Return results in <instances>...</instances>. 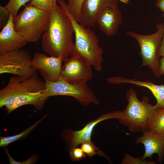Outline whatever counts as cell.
Masks as SVG:
<instances>
[{
    "mask_svg": "<svg viewBox=\"0 0 164 164\" xmlns=\"http://www.w3.org/2000/svg\"><path fill=\"white\" fill-rule=\"evenodd\" d=\"M110 84H130L146 87L149 89L156 99L158 107L164 109V84H155L151 82L135 80L120 77H110L107 79Z\"/></svg>",
    "mask_w": 164,
    "mask_h": 164,
    "instance_id": "2e32d148",
    "label": "cell"
},
{
    "mask_svg": "<svg viewBox=\"0 0 164 164\" xmlns=\"http://www.w3.org/2000/svg\"><path fill=\"white\" fill-rule=\"evenodd\" d=\"M10 13L8 20L0 33V55L21 49L27 42L15 30Z\"/></svg>",
    "mask_w": 164,
    "mask_h": 164,
    "instance_id": "8fae6325",
    "label": "cell"
},
{
    "mask_svg": "<svg viewBox=\"0 0 164 164\" xmlns=\"http://www.w3.org/2000/svg\"><path fill=\"white\" fill-rule=\"evenodd\" d=\"M162 16H163V18H164V13L163 14ZM163 24L164 25V22H163Z\"/></svg>",
    "mask_w": 164,
    "mask_h": 164,
    "instance_id": "f546056e",
    "label": "cell"
},
{
    "mask_svg": "<svg viewBox=\"0 0 164 164\" xmlns=\"http://www.w3.org/2000/svg\"><path fill=\"white\" fill-rule=\"evenodd\" d=\"M122 21V13L118 6H108L98 15L96 23L101 31L109 36L117 33Z\"/></svg>",
    "mask_w": 164,
    "mask_h": 164,
    "instance_id": "4fadbf2b",
    "label": "cell"
},
{
    "mask_svg": "<svg viewBox=\"0 0 164 164\" xmlns=\"http://www.w3.org/2000/svg\"><path fill=\"white\" fill-rule=\"evenodd\" d=\"M70 159L74 161H78L85 158V154L80 148H71L70 152Z\"/></svg>",
    "mask_w": 164,
    "mask_h": 164,
    "instance_id": "cb8c5ba5",
    "label": "cell"
},
{
    "mask_svg": "<svg viewBox=\"0 0 164 164\" xmlns=\"http://www.w3.org/2000/svg\"><path fill=\"white\" fill-rule=\"evenodd\" d=\"M147 130L157 134H164V109L157 108L148 123Z\"/></svg>",
    "mask_w": 164,
    "mask_h": 164,
    "instance_id": "e0dca14e",
    "label": "cell"
},
{
    "mask_svg": "<svg viewBox=\"0 0 164 164\" xmlns=\"http://www.w3.org/2000/svg\"><path fill=\"white\" fill-rule=\"evenodd\" d=\"M63 62L61 57L49 56L37 52L34 55L31 64L39 72L44 80L55 82L60 77Z\"/></svg>",
    "mask_w": 164,
    "mask_h": 164,
    "instance_id": "30bf717a",
    "label": "cell"
},
{
    "mask_svg": "<svg viewBox=\"0 0 164 164\" xmlns=\"http://www.w3.org/2000/svg\"><path fill=\"white\" fill-rule=\"evenodd\" d=\"M160 56L164 57V32L162 37L159 50Z\"/></svg>",
    "mask_w": 164,
    "mask_h": 164,
    "instance_id": "f1b7e54d",
    "label": "cell"
},
{
    "mask_svg": "<svg viewBox=\"0 0 164 164\" xmlns=\"http://www.w3.org/2000/svg\"><path fill=\"white\" fill-rule=\"evenodd\" d=\"M49 19V14L28 4L14 18L13 22L16 31L27 43H34L46 31Z\"/></svg>",
    "mask_w": 164,
    "mask_h": 164,
    "instance_id": "5b68a950",
    "label": "cell"
},
{
    "mask_svg": "<svg viewBox=\"0 0 164 164\" xmlns=\"http://www.w3.org/2000/svg\"><path fill=\"white\" fill-rule=\"evenodd\" d=\"M84 0H68V10L74 19L79 22L81 7Z\"/></svg>",
    "mask_w": 164,
    "mask_h": 164,
    "instance_id": "ffe728a7",
    "label": "cell"
},
{
    "mask_svg": "<svg viewBox=\"0 0 164 164\" xmlns=\"http://www.w3.org/2000/svg\"><path fill=\"white\" fill-rule=\"evenodd\" d=\"M57 0H31L29 4L50 14L56 3Z\"/></svg>",
    "mask_w": 164,
    "mask_h": 164,
    "instance_id": "d6986e66",
    "label": "cell"
},
{
    "mask_svg": "<svg viewBox=\"0 0 164 164\" xmlns=\"http://www.w3.org/2000/svg\"><path fill=\"white\" fill-rule=\"evenodd\" d=\"M46 117L45 115L35 124L27 128L21 133L13 136L0 137V146L3 147L8 145L11 143L16 141L26 136L33 130Z\"/></svg>",
    "mask_w": 164,
    "mask_h": 164,
    "instance_id": "ac0fdd59",
    "label": "cell"
},
{
    "mask_svg": "<svg viewBox=\"0 0 164 164\" xmlns=\"http://www.w3.org/2000/svg\"><path fill=\"white\" fill-rule=\"evenodd\" d=\"M58 2L70 18L73 27L75 41L70 55L82 57L96 70L101 72L103 52L97 36L90 29L74 19L69 12L67 3L64 0H58Z\"/></svg>",
    "mask_w": 164,
    "mask_h": 164,
    "instance_id": "3957f363",
    "label": "cell"
},
{
    "mask_svg": "<svg viewBox=\"0 0 164 164\" xmlns=\"http://www.w3.org/2000/svg\"><path fill=\"white\" fill-rule=\"evenodd\" d=\"M29 52L20 49L0 55V74L10 73L27 79L37 74Z\"/></svg>",
    "mask_w": 164,
    "mask_h": 164,
    "instance_id": "ba28073f",
    "label": "cell"
},
{
    "mask_svg": "<svg viewBox=\"0 0 164 164\" xmlns=\"http://www.w3.org/2000/svg\"><path fill=\"white\" fill-rule=\"evenodd\" d=\"M63 62L60 77L66 81L76 84L87 83L92 79V66L82 57L71 56Z\"/></svg>",
    "mask_w": 164,
    "mask_h": 164,
    "instance_id": "9c48e42d",
    "label": "cell"
},
{
    "mask_svg": "<svg viewBox=\"0 0 164 164\" xmlns=\"http://www.w3.org/2000/svg\"><path fill=\"white\" fill-rule=\"evenodd\" d=\"M122 164H155L154 161H148L142 159V158H135L127 153H126L123 159Z\"/></svg>",
    "mask_w": 164,
    "mask_h": 164,
    "instance_id": "603a6c76",
    "label": "cell"
},
{
    "mask_svg": "<svg viewBox=\"0 0 164 164\" xmlns=\"http://www.w3.org/2000/svg\"><path fill=\"white\" fill-rule=\"evenodd\" d=\"M155 5L164 13V0H157L155 3Z\"/></svg>",
    "mask_w": 164,
    "mask_h": 164,
    "instance_id": "83f0119b",
    "label": "cell"
},
{
    "mask_svg": "<svg viewBox=\"0 0 164 164\" xmlns=\"http://www.w3.org/2000/svg\"><path fill=\"white\" fill-rule=\"evenodd\" d=\"M142 131V135L135 142L136 144L141 143L144 146L145 151L142 159L148 157L151 159L152 155L156 154L158 156L157 162L161 163L164 156V134H157L148 130Z\"/></svg>",
    "mask_w": 164,
    "mask_h": 164,
    "instance_id": "7c38bea8",
    "label": "cell"
},
{
    "mask_svg": "<svg viewBox=\"0 0 164 164\" xmlns=\"http://www.w3.org/2000/svg\"><path fill=\"white\" fill-rule=\"evenodd\" d=\"M5 151L8 157L9 162L10 164H32L35 163L36 160L35 157L34 156H32L26 161L23 162L17 161L13 159L11 156L8 150H6Z\"/></svg>",
    "mask_w": 164,
    "mask_h": 164,
    "instance_id": "484cf974",
    "label": "cell"
},
{
    "mask_svg": "<svg viewBox=\"0 0 164 164\" xmlns=\"http://www.w3.org/2000/svg\"><path fill=\"white\" fill-rule=\"evenodd\" d=\"M156 28V32L150 35H142L132 31H128L126 34L134 38L139 44L142 59L140 67H148L155 77L159 78L160 77L159 73V50L164 25L162 23H158Z\"/></svg>",
    "mask_w": 164,
    "mask_h": 164,
    "instance_id": "8992f818",
    "label": "cell"
},
{
    "mask_svg": "<svg viewBox=\"0 0 164 164\" xmlns=\"http://www.w3.org/2000/svg\"><path fill=\"white\" fill-rule=\"evenodd\" d=\"M159 73L160 76L164 75V57L160 59Z\"/></svg>",
    "mask_w": 164,
    "mask_h": 164,
    "instance_id": "4316f807",
    "label": "cell"
},
{
    "mask_svg": "<svg viewBox=\"0 0 164 164\" xmlns=\"http://www.w3.org/2000/svg\"><path fill=\"white\" fill-rule=\"evenodd\" d=\"M80 148L90 157L95 155L97 152L99 155L104 156L109 160V158L104 154V152L100 150L93 143L87 142H83L81 144Z\"/></svg>",
    "mask_w": 164,
    "mask_h": 164,
    "instance_id": "44dd1931",
    "label": "cell"
},
{
    "mask_svg": "<svg viewBox=\"0 0 164 164\" xmlns=\"http://www.w3.org/2000/svg\"><path fill=\"white\" fill-rule=\"evenodd\" d=\"M126 97L128 103L122 111L120 122L128 127L132 133L147 130L148 123L158 108L157 105L149 103V99L146 96L140 101L136 91L132 88L127 92Z\"/></svg>",
    "mask_w": 164,
    "mask_h": 164,
    "instance_id": "277c9868",
    "label": "cell"
},
{
    "mask_svg": "<svg viewBox=\"0 0 164 164\" xmlns=\"http://www.w3.org/2000/svg\"><path fill=\"white\" fill-rule=\"evenodd\" d=\"M44 80L46 84L45 92L48 97L57 95L68 96L73 97L84 106L99 104L94 92L87 83L72 84L60 77L55 82Z\"/></svg>",
    "mask_w": 164,
    "mask_h": 164,
    "instance_id": "52a82bcc",
    "label": "cell"
},
{
    "mask_svg": "<svg viewBox=\"0 0 164 164\" xmlns=\"http://www.w3.org/2000/svg\"><path fill=\"white\" fill-rule=\"evenodd\" d=\"M45 82L37 74L24 79L12 76L0 90V107L4 106L8 113L24 105H31L40 110L47 99L45 94Z\"/></svg>",
    "mask_w": 164,
    "mask_h": 164,
    "instance_id": "6da1fadb",
    "label": "cell"
},
{
    "mask_svg": "<svg viewBox=\"0 0 164 164\" xmlns=\"http://www.w3.org/2000/svg\"><path fill=\"white\" fill-rule=\"evenodd\" d=\"M122 114V111H115L103 114L96 119L90 122L80 130L69 131L71 148L77 147L79 144L85 142L93 143L91 141V136L95 126L105 120L112 118L119 120L121 117Z\"/></svg>",
    "mask_w": 164,
    "mask_h": 164,
    "instance_id": "9a60e30c",
    "label": "cell"
},
{
    "mask_svg": "<svg viewBox=\"0 0 164 164\" xmlns=\"http://www.w3.org/2000/svg\"><path fill=\"white\" fill-rule=\"evenodd\" d=\"M49 14L48 26L42 36V48L51 56L61 57L63 62L70 55L73 46V27L69 16L56 3Z\"/></svg>",
    "mask_w": 164,
    "mask_h": 164,
    "instance_id": "7a4b0ae2",
    "label": "cell"
},
{
    "mask_svg": "<svg viewBox=\"0 0 164 164\" xmlns=\"http://www.w3.org/2000/svg\"><path fill=\"white\" fill-rule=\"evenodd\" d=\"M118 0H84L82 5L79 23L86 26H94L101 12L108 6H118Z\"/></svg>",
    "mask_w": 164,
    "mask_h": 164,
    "instance_id": "5bb4252c",
    "label": "cell"
},
{
    "mask_svg": "<svg viewBox=\"0 0 164 164\" xmlns=\"http://www.w3.org/2000/svg\"><path fill=\"white\" fill-rule=\"evenodd\" d=\"M31 0H9L5 8L12 14L14 18L17 15L20 8L25 5L26 4Z\"/></svg>",
    "mask_w": 164,
    "mask_h": 164,
    "instance_id": "7402d4cb",
    "label": "cell"
},
{
    "mask_svg": "<svg viewBox=\"0 0 164 164\" xmlns=\"http://www.w3.org/2000/svg\"><path fill=\"white\" fill-rule=\"evenodd\" d=\"M0 26L3 28L7 23L9 19L10 12L5 6H0Z\"/></svg>",
    "mask_w": 164,
    "mask_h": 164,
    "instance_id": "d4e9b609",
    "label": "cell"
}]
</instances>
